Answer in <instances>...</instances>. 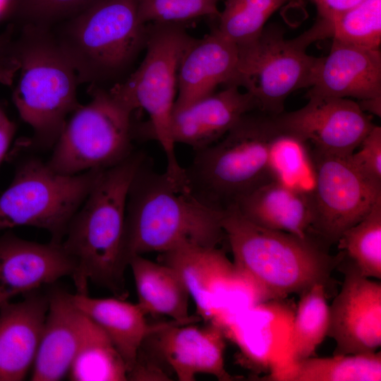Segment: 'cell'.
<instances>
[{
  "label": "cell",
  "mask_w": 381,
  "mask_h": 381,
  "mask_svg": "<svg viewBox=\"0 0 381 381\" xmlns=\"http://www.w3.org/2000/svg\"><path fill=\"white\" fill-rule=\"evenodd\" d=\"M270 115L259 110L244 115L222 138L195 151L188 183L205 203L222 210L243 195L274 180L270 150L279 134Z\"/></svg>",
  "instance_id": "5"
},
{
  "label": "cell",
  "mask_w": 381,
  "mask_h": 381,
  "mask_svg": "<svg viewBox=\"0 0 381 381\" xmlns=\"http://www.w3.org/2000/svg\"><path fill=\"white\" fill-rule=\"evenodd\" d=\"M349 158L354 167L370 180L381 184V127L375 125Z\"/></svg>",
  "instance_id": "34"
},
{
  "label": "cell",
  "mask_w": 381,
  "mask_h": 381,
  "mask_svg": "<svg viewBox=\"0 0 381 381\" xmlns=\"http://www.w3.org/2000/svg\"><path fill=\"white\" fill-rule=\"evenodd\" d=\"M149 337L154 340L159 358L180 381H193L199 374L222 381L233 378L224 366L226 337L217 325L209 322L198 327L173 321Z\"/></svg>",
  "instance_id": "16"
},
{
  "label": "cell",
  "mask_w": 381,
  "mask_h": 381,
  "mask_svg": "<svg viewBox=\"0 0 381 381\" xmlns=\"http://www.w3.org/2000/svg\"><path fill=\"white\" fill-rule=\"evenodd\" d=\"M14 50L20 76L13 102L21 119L33 130L30 143L51 147L67 116L80 106L76 72L49 26L25 24Z\"/></svg>",
  "instance_id": "4"
},
{
  "label": "cell",
  "mask_w": 381,
  "mask_h": 381,
  "mask_svg": "<svg viewBox=\"0 0 381 381\" xmlns=\"http://www.w3.org/2000/svg\"><path fill=\"white\" fill-rule=\"evenodd\" d=\"M193 298L198 315L210 322L223 311L238 277L234 264L219 247L185 246L160 253Z\"/></svg>",
  "instance_id": "15"
},
{
  "label": "cell",
  "mask_w": 381,
  "mask_h": 381,
  "mask_svg": "<svg viewBox=\"0 0 381 381\" xmlns=\"http://www.w3.org/2000/svg\"><path fill=\"white\" fill-rule=\"evenodd\" d=\"M145 162L128 195L124 233L128 263L134 255L164 253L185 246L218 247L226 238L224 210L196 196L186 178L155 172Z\"/></svg>",
  "instance_id": "1"
},
{
  "label": "cell",
  "mask_w": 381,
  "mask_h": 381,
  "mask_svg": "<svg viewBox=\"0 0 381 381\" xmlns=\"http://www.w3.org/2000/svg\"><path fill=\"white\" fill-rule=\"evenodd\" d=\"M289 0H224L214 27L238 47L255 40L271 15Z\"/></svg>",
  "instance_id": "29"
},
{
  "label": "cell",
  "mask_w": 381,
  "mask_h": 381,
  "mask_svg": "<svg viewBox=\"0 0 381 381\" xmlns=\"http://www.w3.org/2000/svg\"><path fill=\"white\" fill-rule=\"evenodd\" d=\"M8 118L5 115L4 111L0 109V125L6 121Z\"/></svg>",
  "instance_id": "40"
},
{
  "label": "cell",
  "mask_w": 381,
  "mask_h": 381,
  "mask_svg": "<svg viewBox=\"0 0 381 381\" xmlns=\"http://www.w3.org/2000/svg\"><path fill=\"white\" fill-rule=\"evenodd\" d=\"M315 5L318 19L315 23L325 24L363 0H311Z\"/></svg>",
  "instance_id": "37"
},
{
  "label": "cell",
  "mask_w": 381,
  "mask_h": 381,
  "mask_svg": "<svg viewBox=\"0 0 381 381\" xmlns=\"http://www.w3.org/2000/svg\"><path fill=\"white\" fill-rule=\"evenodd\" d=\"M258 110L254 98L236 85L173 111L171 135L176 145L183 144L195 151L222 138L246 114Z\"/></svg>",
  "instance_id": "19"
},
{
  "label": "cell",
  "mask_w": 381,
  "mask_h": 381,
  "mask_svg": "<svg viewBox=\"0 0 381 381\" xmlns=\"http://www.w3.org/2000/svg\"><path fill=\"white\" fill-rule=\"evenodd\" d=\"M308 145L291 135L279 133L273 140L269 164L272 179L289 186L311 190L314 168Z\"/></svg>",
  "instance_id": "31"
},
{
  "label": "cell",
  "mask_w": 381,
  "mask_h": 381,
  "mask_svg": "<svg viewBox=\"0 0 381 381\" xmlns=\"http://www.w3.org/2000/svg\"><path fill=\"white\" fill-rule=\"evenodd\" d=\"M381 99V52L333 40L318 58L306 97Z\"/></svg>",
  "instance_id": "17"
},
{
  "label": "cell",
  "mask_w": 381,
  "mask_h": 381,
  "mask_svg": "<svg viewBox=\"0 0 381 381\" xmlns=\"http://www.w3.org/2000/svg\"><path fill=\"white\" fill-rule=\"evenodd\" d=\"M308 99L298 110L270 115L279 133L311 144L313 152L351 155L375 126L352 99L322 96Z\"/></svg>",
  "instance_id": "12"
},
{
  "label": "cell",
  "mask_w": 381,
  "mask_h": 381,
  "mask_svg": "<svg viewBox=\"0 0 381 381\" xmlns=\"http://www.w3.org/2000/svg\"><path fill=\"white\" fill-rule=\"evenodd\" d=\"M219 0H139L141 23H180L200 17L217 19L220 15Z\"/></svg>",
  "instance_id": "32"
},
{
  "label": "cell",
  "mask_w": 381,
  "mask_h": 381,
  "mask_svg": "<svg viewBox=\"0 0 381 381\" xmlns=\"http://www.w3.org/2000/svg\"><path fill=\"white\" fill-rule=\"evenodd\" d=\"M308 46L299 36L286 39L277 25L265 27L255 40L238 47V65L231 85L243 87L259 111L268 114L284 111L291 93L311 85L318 58L308 54Z\"/></svg>",
  "instance_id": "10"
},
{
  "label": "cell",
  "mask_w": 381,
  "mask_h": 381,
  "mask_svg": "<svg viewBox=\"0 0 381 381\" xmlns=\"http://www.w3.org/2000/svg\"><path fill=\"white\" fill-rule=\"evenodd\" d=\"M75 269L62 241L40 243L7 233L0 237V304L72 277Z\"/></svg>",
  "instance_id": "14"
},
{
  "label": "cell",
  "mask_w": 381,
  "mask_h": 381,
  "mask_svg": "<svg viewBox=\"0 0 381 381\" xmlns=\"http://www.w3.org/2000/svg\"><path fill=\"white\" fill-rule=\"evenodd\" d=\"M193 37L184 24L147 23L145 56L140 66L123 83L111 90L136 110L148 114L152 133L166 157V172L185 176L176 154L171 135V118L176 101L178 69Z\"/></svg>",
  "instance_id": "7"
},
{
  "label": "cell",
  "mask_w": 381,
  "mask_h": 381,
  "mask_svg": "<svg viewBox=\"0 0 381 381\" xmlns=\"http://www.w3.org/2000/svg\"><path fill=\"white\" fill-rule=\"evenodd\" d=\"M325 284L317 283L301 294L289 344L293 361L314 356L327 336L329 305Z\"/></svg>",
  "instance_id": "28"
},
{
  "label": "cell",
  "mask_w": 381,
  "mask_h": 381,
  "mask_svg": "<svg viewBox=\"0 0 381 381\" xmlns=\"http://www.w3.org/2000/svg\"><path fill=\"white\" fill-rule=\"evenodd\" d=\"M345 265L341 290L329 306L333 355L376 352L381 346V283L362 274L351 260Z\"/></svg>",
  "instance_id": "13"
},
{
  "label": "cell",
  "mask_w": 381,
  "mask_h": 381,
  "mask_svg": "<svg viewBox=\"0 0 381 381\" xmlns=\"http://www.w3.org/2000/svg\"><path fill=\"white\" fill-rule=\"evenodd\" d=\"M309 30L315 40L332 37L348 45L380 49L381 0H363L327 23H315Z\"/></svg>",
  "instance_id": "27"
},
{
  "label": "cell",
  "mask_w": 381,
  "mask_h": 381,
  "mask_svg": "<svg viewBox=\"0 0 381 381\" xmlns=\"http://www.w3.org/2000/svg\"><path fill=\"white\" fill-rule=\"evenodd\" d=\"M33 363L32 381L61 380L71 366L83 329L85 315L73 304L71 294L54 289Z\"/></svg>",
  "instance_id": "21"
},
{
  "label": "cell",
  "mask_w": 381,
  "mask_h": 381,
  "mask_svg": "<svg viewBox=\"0 0 381 381\" xmlns=\"http://www.w3.org/2000/svg\"><path fill=\"white\" fill-rule=\"evenodd\" d=\"M128 265L135 284L137 304L145 315H167L181 325L200 319L189 315V292L171 266L153 262L140 255L131 257Z\"/></svg>",
  "instance_id": "24"
},
{
  "label": "cell",
  "mask_w": 381,
  "mask_h": 381,
  "mask_svg": "<svg viewBox=\"0 0 381 381\" xmlns=\"http://www.w3.org/2000/svg\"><path fill=\"white\" fill-rule=\"evenodd\" d=\"M222 227L233 263L262 301L301 294L315 284H325L342 260L330 255L319 238L261 227L235 205L224 210Z\"/></svg>",
  "instance_id": "3"
},
{
  "label": "cell",
  "mask_w": 381,
  "mask_h": 381,
  "mask_svg": "<svg viewBox=\"0 0 381 381\" xmlns=\"http://www.w3.org/2000/svg\"><path fill=\"white\" fill-rule=\"evenodd\" d=\"M105 169L59 174L36 157L22 162L0 195V230L30 226L61 242L68 226Z\"/></svg>",
  "instance_id": "9"
},
{
  "label": "cell",
  "mask_w": 381,
  "mask_h": 381,
  "mask_svg": "<svg viewBox=\"0 0 381 381\" xmlns=\"http://www.w3.org/2000/svg\"><path fill=\"white\" fill-rule=\"evenodd\" d=\"M13 26L0 34V83L11 86L18 71L19 64L14 51Z\"/></svg>",
  "instance_id": "35"
},
{
  "label": "cell",
  "mask_w": 381,
  "mask_h": 381,
  "mask_svg": "<svg viewBox=\"0 0 381 381\" xmlns=\"http://www.w3.org/2000/svg\"><path fill=\"white\" fill-rule=\"evenodd\" d=\"M145 159L142 152H133L105 169L71 219L62 245L75 262L72 277L77 294H87L90 281L117 298L127 296L126 205L131 185Z\"/></svg>",
  "instance_id": "2"
},
{
  "label": "cell",
  "mask_w": 381,
  "mask_h": 381,
  "mask_svg": "<svg viewBox=\"0 0 381 381\" xmlns=\"http://www.w3.org/2000/svg\"><path fill=\"white\" fill-rule=\"evenodd\" d=\"M234 205L261 227L301 237L309 235L313 221L310 190L272 180L241 197Z\"/></svg>",
  "instance_id": "22"
},
{
  "label": "cell",
  "mask_w": 381,
  "mask_h": 381,
  "mask_svg": "<svg viewBox=\"0 0 381 381\" xmlns=\"http://www.w3.org/2000/svg\"><path fill=\"white\" fill-rule=\"evenodd\" d=\"M16 0H0V20L13 14Z\"/></svg>",
  "instance_id": "39"
},
{
  "label": "cell",
  "mask_w": 381,
  "mask_h": 381,
  "mask_svg": "<svg viewBox=\"0 0 381 381\" xmlns=\"http://www.w3.org/2000/svg\"><path fill=\"white\" fill-rule=\"evenodd\" d=\"M349 156L311 152L314 182L310 230L326 246L337 243L381 200V184L362 174Z\"/></svg>",
  "instance_id": "11"
},
{
  "label": "cell",
  "mask_w": 381,
  "mask_h": 381,
  "mask_svg": "<svg viewBox=\"0 0 381 381\" xmlns=\"http://www.w3.org/2000/svg\"><path fill=\"white\" fill-rule=\"evenodd\" d=\"M97 0H16L14 13L26 24L49 26L72 17Z\"/></svg>",
  "instance_id": "33"
},
{
  "label": "cell",
  "mask_w": 381,
  "mask_h": 381,
  "mask_svg": "<svg viewBox=\"0 0 381 381\" xmlns=\"http://www.w3.org/2000/svg\"><path fill=\"white\" fill-rule=\"evenodd\" d=\"M139 0H97L73 16L54 37L79 83L113 78L145 47L147 24L138 16Z\"/></svg>",
  "instance_id": "6"
},
{
  "label": "cell",
  "mask_w": 381,
  "mask_h": 381,
  "mask_svg": "<svg viewBox=\"0 0 381 381\" xmlns=\"http://www.w3.org/2000/svg\"><path fill=\"white\" fill-rule=\"evenodd\" d=\"M128 380H169V377L144 352L139 350L135 362L128 373Z\"/></svg>",
  "instance_id": "36"
},
{
  "label": "cell",
  "mask_w": 381,
  "mask_h": 381,
  "mask_svg": "<svg viewBox=\"0 0 381 381\" xmlns=\"http://www.w3.org/2000/svg\"><path fill=\"white\" fill-rule=\"evenodd\" d=\"M89 93L90 102L73 112L47 162L59 174L107 169L133 152L131 116L135 110L111 89L92 85Z\"/></svg>",
  "instance_id": "8"
},
{
  "label": "cell",
  "mask_w": 381,
  "mask_h": 381,
  "mask_svg": "<svg viewBox=\"0 0 381 381\" xmlns=\"http://www.w3.org/2000/svg\"><path fill=\"white\" fill-rule=\"evenodd\" d=\"M75 306L107 335L122 357L128 373L133 368L145 340L168 323L150 325L138 304L122 298H92L87 294H71Z\"/></svg>",
  "instance_id": "23"
},
{
  "label": "cell",
  "mask_w": 381,
  "mask_h": 381,
  "mask_svg": "<svg viewBox=\"0 0 381 381\" xmlns=\"http://www.w3.org/2000/svg\"><path fill=\"white\" fill-rule=\"evenodd\" d=\"M360 272L381 279V200L362 220L346 231L338 241Z\"/></svg>",
  "instance_id": "30"
},
{
  "label": "cell",
  "mask_w": 381,
  "mask_h": 381,
  "mask_svg": "<svg viewBox=\"0 0 381 381\" xmlns=\"http://www.w3.org/2000/svg\"><path fill=\"white\" fill-rule=\"evenodd\" d=\"M16 124L8 119L0 125V164L16 133Z\"/></svg>",
  "instance_id": "38"
},
{
  "label": "cell",
  "mask_w": 381,
  "mask_h": 381,
  "mask_svg": "<svg viewBox=\"0 0 381 381\" xmlns=\"http://www.w3.org/2000/svg\"><path fill=\"white\" fill-rule=\"evenodd\" d=\"M73 381H124L126 364L107 335L85 315L80 344L68 373Z\"/></svg>",
  "instance_id": "26"
},
{
  "label": "cell",
  "mask_w": 381,
  "mask_h": 381,
  "mask_svg": "<svg viewBox=\"0 0 381 381\" xmlns=\"http://www.w3.org/2000/svg\"><path fill=\"white\" fill-rule=\"evenodd\" d=\"M272 380L286 381H380L381 353L334 355L293 361Z\"/></svg>",
  "instance_id": "25"
},
{
  "label": "cell",
  "mask_w": 381,
  "mask_h": 381,
  "mask_svg": "<svg viewBox=\"0 0 381 381\" xmlns=\"http://www.w3.org/2000/svg\"><path fill=\"white\" fill-rule=\"evenodd\" d=\"M238 61V46L214 28L204 37L194 38L184 52L178 69V97L174 111L212 94L219 85H231Z\"/></svg>",
  "instance_id": "20"
},
{
  "label": "cell",
  "mask_w": 381,
  "mask_h": 381,
  "mask_svg": "<svg viewBox=\"0 0 381 381\" xmlns=\"http://www.w3.org/2000/svg\"><path fill=\"white\" fill-rule=\"evenodd\" d=\"M49 307L37 290L0 304V381H21L33 365Z\"/></svg>",
  "instance_id": "18"
}]
</instances>
